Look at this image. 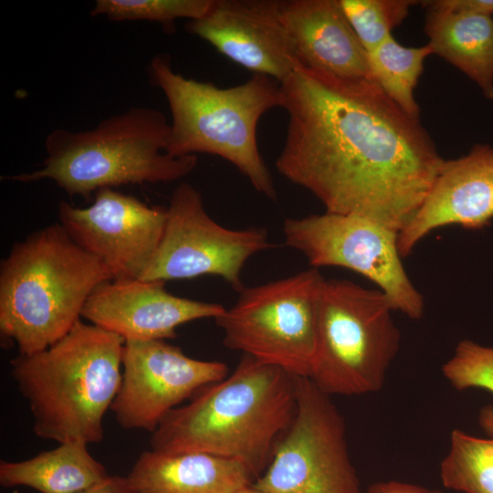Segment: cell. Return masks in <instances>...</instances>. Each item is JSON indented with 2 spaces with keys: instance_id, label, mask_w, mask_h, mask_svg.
Here are the masks:
<instances>
[{
  "instance_id": "obj_1",
  "label": "cell",
  "mask_w": 493,
  "mask_h": 493,
  "mask_svg": "<svg viewBox=\"0 0 493 493\" xmlns=\"http://www.w3.org/2000/svg\"><path fill=\"white\" fill-rule=\"evenodd\" d=\"M280 87L288 126L278 173L310 192L326 212L399 233L445 161L420 120L372 80L299 65Z\"/></svg>"
},
{
  "instance_id": "obj_2",
  "label": "cell",
  "mask_w": 493,
  "mask_h": 493,
  "mask_svg": "<svg viewBox=\"0 0 493 493\" xmlns=\"http://www.w3.org/2000/svg\"><path fill=\"white\" fill-rule=\"evenodd\" d=\"M296 378L243 354L230 375L202 388L163 418L152 433L151 449L234 459L257 479L295 416Z\"/></svg>"
},
{
  "instance_id": "obj_3",
  "label": "cell",
  "mask_w": 493,
  "mask_h": 493,
  "mask_svg": "<svg viewBox=\"0 0 493 493\" xmlns=\"http://www.w3.org/2000/svg\"><path fill=\"white\" fill-rule=\"evenodd\" d=\"M124 341L79 320L48 348L11 360L37 436L58 444L103 439V419L121 386Z\"/></svg>"
},
{
  "instance_id": "obj_4",
  "label": "cell",
  "mask_w": 493,
  "mask_h": 493,
  "mask_svg": "<svg viewBox=\"0 0 493 493\" xmlns=\"http://www.w3.org/2000/svg\"><path fill=\"white\" fill-rule=\"evenodd\" d=\"M113 279L59 223L13 245L0 264V331L19 354L41 351L80 320L93 290Z\"/></svg>"
},
{
  "instance_id": "obj_5",
  "label": "cell",
  "mask_w": 493,
  "mask_h": 493,
  "mask_svg": "<svg viewBox=\"0 0 493 493\" xmlns=\"http://www.w3.org/2000/svg\"><path fill=\"white\" fill-rule=\"evenodd\" d=\"M170 130L162 111L144 106L106 118L91 130L55 129L46 137L41 167L7 178L51 180L68 195L83 198L103 188L174 182L194 170L197 157L168 154Z\"/></svg>"
},
{
  "instance_id": "obj_6",
  "label": "cell",
  "mask_w": 493,
  "mask_h": 493,
  "mask_svg": "<svg viewBox=\"0 0 493 493\" xmlns=\"http://www.w3.org/2000/svg\"><path fill=\"white\" fill-rule=\"evenodd\" d=\"M152 84L166 98L172 121L166 152L173 157L207 153L233 164L254 189L271 200L277 191L257 146V123L267 111L282 107L280 83L254 75L230 88L177 73L171 58L154 56L149 63Z\"/></svg>"
},
{
  "instance_id": "obj_7",
  "label": "cell",
  "mask_w": 493,
  "mask_h": 493,
  "mask_svg": "<svg viewBox=\"0 0 493 493\" xmlns=\"http://www.w3.org/2000/svg\"><path fill=\"white\" fill-rule=\"evenodd\" d=\"M393 311L378 288L347 279H325L309 378L329 395L379 391L400 347Z\"/></svg>"
},
{
  "instance_id": "obj_8",
  "label": "cell",
  "mask_w": 493,
  "mask_h": 493,
  "mask_svg": "<svg viewBox=\"0 0 493 493\" xmlns=\"http://www.w3.org/2000/svg\"><path fill=\"white\" fill-rule=\"evenodd\" d=\"M324 281L319 269L310 267L244 288L236 302L214 319L223 330L224 345L295 376L309 377Z\"/></svg>"
},
{
  "instance_id": "obj_9",
  "label": "cell",
  "mask_w": 493,
  "mask_h": 493,
  "mask_svg": "<svg viewBox=\"0 0 493 493\" xmlns=\"http://www.w3.org/2000/svg\"><path fill=\"white\" fill-rule=\"evenodd\" d=\"M285 243L311 267L352 270L377 286L393 310L412 320L425 312L423 295L410 279L398 247V232L367 218L325 212L283 224Z\"/></svg>"
},
{
  "instance_id": "obj_10",
  "label": "cell",
  "mask_w": 493,
  "mask_h": 493,
  "mask_svg": "<svg viewBox=\"0 0 493 493\" xmlns=\"http://www.w3.org/2000/svg\"><path fill=\"white\" fill-rule=\"evenodd\" d=\"M296 389L293 421L253 485L266 493H362L330 395L309 377L297 376Z\"/></svg>"
},
{
  "instance_id": "obj_11",
  "label": "cell",
  "mask_w": 493,
  "mask_h": 493,
  "mask_svg": "<svg viewBox=\"0 0 493 493\" xmlns=\"http://www.w3.org/2000/svg\"><path fill=\"white\" fill-rule=\"evenodd\" d=\"M158 248L140 278L145 280L220 277L234 290L242 291L246 262L274 247L261 227L229 229L206 212L202 194L183 182L173 192Z\"/></svg>"
},
{
  "instance_id": "obj_12",
  "label": "cell",
  "mask_w": 493,
  "mask_h": 493,
  "mask_svg": "<svg viewBox=\"0 0 493 493\" xmlns=\"http://www.w3.org/2000/svg\"><path fill=\"white\" fill-rule=\"evenodd\" d=\"M227 375L225 362L194 359L164 340L125 341L110 410L122 428L152 433L183 401Z\"/></svg>"
},
{
  "instance_id": "obj_13",
  "label": "cell",
  "mask_w": 493,
  "mask_h": 493,
  "mask_svg": "<svg viewBox=\"0 0 493 493\" xmlns=\"http://www.w3.org/2000/svg\"><path fill=\"white\" fill-rule=\"evenodd\" d=\"M58 223L80 247L99 258L113 279L140 278L152 261L167 210L151 206L114 188L94 194L87 207L58 204Z\"/></svg>"
},
{
  "instance_id": "obj_14",
  "label": "cell",
  "mask_w": 493,
  "mask_h": 493,
  "mask_svg": "<svg viewBox=\"0 0 493 493\" xmlns=\"http://www.w3.org/2000/svg\"><path fill=\"white\" fill-rule=\"evenodd\" d=\"M281 8L279 0H214L208 12L186 28L255 75L280 83L300 65Z\"/></svg>"
},
{
  "instance_id": "obj_15",
  "label": "cell",
  "mask_w": 493,
  "mask_h": 493,
  "mask_svg": "<svg viewBox=\"0 0 493 493\" xmlns=\"http://www.w3.org/2000/svg\"><path fill=\"white\" fill-rule=\"evenodd\" d=\"M226 308L171 294L165 282L110 279L89 297L81 317L124 341L167 340L186 322L220 316Z\"/></svg>"
},
{
  "instance_id": "obj_16",
  "label": "cell",
  "mask_w": 493,
  "mask_h": 493,
  "mask_svg": "<svg viewBox=\"0 0 493 493\" xmlns=\"http://www.w3.org/2000/svg\"><path fill=\"white\" fill-rule=\"evenodd\" d=\"M493 221V146L475 144L445 160L422 205L398 234L403 257L437 228L481 229Z\"/></svg>"
},
{
  "instance_id": "obj_17",
  "label": "cell",
  "mask_w": 493,
  "mask_h": 493,
  "mask_svg": "<svg viewBox=\"0 0 493 493\" xmlns=\"http://www.w3.org/2000/svg\"><path fill=\"white\" fill-rule=\"evenodd\" d=\"M281 15L300 65L345 79L375 81L368 53L340 0L282 1Z\"/></svg>"
},
{
  "instance_id": "obj_18",
  "label": "cell",
  "mask_w": 493,
  "mask_h": 493,
  "mask_svg": "<svg viewBox=\"0 0 493 493\" xmlns=\"http://www.w3.org/2000/svg\"><path fill=\"white\" fill-rule=\"evenodd\" d=\"M127 478L137 493H236L254 479L240 462L202 452H142Z\"/></svg>"
},
{
  "instance_id": "obj_19",
  "label": "cell",
  "mask_w": 493,
  "mask_h": 493,
  "mask_svg": "<svg viewBox=\"0 0 493 493\" xmlns=\"http://www.w3.org/2000/svg\"><path fill=\"white\" fill-rule=\"evenodd\" d=\"M424 30L433 53L461 70L493 100L492 16L426 8Z\"/></svg>"
},
{
  "instance_id": "obj_20",
  "label": "cell",
  "mask_w": 493,
  "mask_h": 493,
  "mask_svg": "<svg viewBox=\"0 0 493 493\" xmlns=\"http://www.w3.org/2000/svg\"><path fill=\"white\" fill-rule=\"evenodd\" d=\"M82 442H66L22 461L0 462V484L40 493H78L108 477Z\"/></svg>"
},
{
  "instance_id": "obj_21",
  "label": "cell",
  "mask_w": 493,
  "mask_h": 493,
  "mask_svg": "<svg viewBox=\"0 0 493 493\" xmlns=\"http://www.w3.org/2000/svg\"><path fill=\"white\" fill-rule=\"evenodd\" d=\"M428 44L405 47L393 35L368 54L375 81L381 89L410 117L419 120L414 89L424 70L425 58L433 55Z\"/></svg>"
},
{
  "instance_id": "obj_22",
  "label": "cell",
  "mask_w": 493,
  "mask_h": 493,
  "mask_svg": "<svg viewBox=\"0 0 493 493\" xmlns=\"http://www.w3.org/2000/svg\"><path fill=\"white\" fill-rule=\"evenodd\" d=\"M444 487L464 493H493V437L479 438L455 429L441 462Z\"/></svg>"
},
{
  "instance_id": "obj_23",
  "label": "cell",
  "mask_w": 493,
  "mask_h": 493,
  "mask_svg": "<svg viewBox=\"0 0 493 493\" xmlns=\"http://www.w3.org/2000/svg\"><path fill=\"white\" fill-rule=\"evenodd\" d=\"M214 0H97L92 16L112 21H149L159 23L173 32L178 19L196 20L211 8Z\"/></svg>"
},
{
  "instance_id": "obj_24",
  "label": "cell",
  "mask_w": 493,
  "mask_h": 493,
  "mask_svg": "<svg viewBox=\"0 0 493 493\" xmlns=\"http://www.w3.org/2000/svg\"><path fill=\"white\" fill-rule=\"evenodd\" d=\"M344 14L368 54L390 37L403 23L411 6L410 0H340Z\"/></svg>"
},
{
  "instance_id": "obj_25",
  "label": "cell",
  "mask_w": 493,
  "mask_h": 493,
  "mask_svg": "<svg viewBox=\"0 0 493 493\" xmlns=\"http://www.w3.org/2000/svg\"><path fill=\"white\" fill-rule=\"evenodd\" d=\"M442 372L456 390L480 388L493 393V347L461 341Z\"/></svg>"
},
{
  "instance_id": "obj_26",
  "label": "cell",
  "mask_w": 493,
  "mask_h": 493,
  "mask_svg": "<svg viewBox=\"0 0 493 493\" xmlns=\"http://www.w3.org/2000/svg\"><path fill=\"white\" fill-rule=\"evenodd\" d=\"M421 3L426 8L493 16V0H432Z\"/></svg>"
},
{
  "instance_id": "obj_27",
  "label": "cell",
  "mask_w": 493,
  "mask_h": 493,
  "mask_svg": "<svg viewBox=\"0 0 493 493\" xmlns=\"http://www.w3.org/2000/svg\"><path fill=\"white\" fill-rule=\"evenodd\" d=\"M78 493H137L127 477L108 476Z\"/></svg>"
},
{
  "instance_id": "obj_28",
  "label": "cell",
  "mask_w": 493,
  "mask_h": 493,
  "mask_svg": "<svg viewBox=\"0 0 493 493\" xmlns=\"http://www.w3.org/2000/svg\"><path fill=\"white\" fill-rule=\"evenodd\" d=\"M366 493H443L437 489H431L422 486L400 482L383 481L372 484Z\"/></svg>"
},
{
  "instance_id": "obj_29",
  "label": "cell",
  "mask_w": 493,
  "mask_h": 493,
  "mask_svg": "<svg viewBox=\"0 0 493 493\" xmlns=\"http://www.w3.org/2000/svg\"><path fill=\"white\" fill-rule=\"evenodd\" d=\"M478 424L488 435L493 437V405H485L480 408Z\"/></svg>"
},
{
  "instance_id": "obj_30",
  "label": "cell",
  "mask_w": 493,
  "mask_h": 493,
  "mask_svg": "<svg viewBox=\"0 0 493 493\" xmlns=\"http://www.w3.org/2000/svg\"><path fill=\"white\" fill-rule=\"evenodd\" d=\"M236 493H266L258 488H257L253 484L245 487L244 488L240 489Z\"/></svg>"
}]
</instances>
